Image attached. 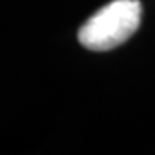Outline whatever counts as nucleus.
I'll list each match as a JSON object with an SVG mask.
<instances>
[{
    "label": "nucleus",
    "instance_id": "1",
    "mask_svg": "<svg viewBox=\"0 0 155 155\" xmlns=\"http://www.w3.org/2000/svg\"><path fill=\"white\" fill-rule=\"evenodd\" d=\"M141 22L140 0H114L86 19L78 31V40L84 48L105 52L131 38Z\"/></svg>",
    "mask_w": 155,
    "mask_h": 155
}]
</instances>
